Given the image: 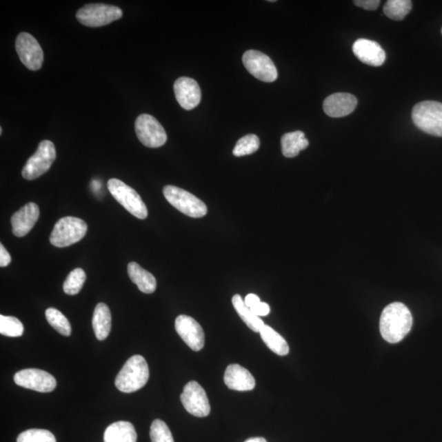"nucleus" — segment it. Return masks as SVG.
Returning a JSON list of instances; mask_svg holds the SVG:
<instances>
[{
	"label": "nucleus",
	"mask_w": 442,
	"mask_h": 442,
	"mask_svg": "<svg viewBox=\"0 0 442 442\" xmlns=\"http://www.w3.org/2000/svg\"><path fill=\"white\" fill-rule=\"evenodd\" d=\"M413 325L412 314L401 303L386 306L380 318V332L384 340L395 344L403 340Z\"/></svg>",
	"instance_id": "obj_1"
},
{
	"label": "nucleus",
	"mask_w": 442,
	"mask_h": 442,
	"mask_svg": "<svg viewBox=\"0 0 442 442\" xmlns=\"http://www.w3.org/2000/svg\"><path fill=\"white\" fill-rule=\"evenodd\" d=\"M150 379V369L142 356L135 354L125 362L117 374L115 385L118 390L124 393L139 391L145 386Z\"/></svg>",
	"instance_id": "obj_2"
},
{
	"label": "nucleus",
	"mask_w": 442,
	"mask_h": 442,
	"mask_svg": "<svg viewBox=\"0 0 442 442\" xmlns=\"http://www.w3.org/2000/svg\"><path fill=\"white\" fill-rule=\"evenodd\" d=\"M414 124L433 137H442V103L423 101L415 105L412 111Z\"/></svg>",
	"instance_id": "obj_3"
},
{
	"label": "nucleus",
	"mask_w": 442,
	"mask_h": 442,
	"mask_svg": "<svg viewBox=\"0 0 442 442\" xmlns=\"http://www.w3.org/2000/svg\"><path fill=\"white\" fill-rule=\"evenodd\" d=\"M88 226L80 218L67 217L56 223L50 235V243L57 248H66L85 237Z\"/></svg>",
	"instance_id": "obj_4"
},
{
	"label": "nucleus",
	"mask_w": 442,
	"mask_h": 442,
	"mask_svg": "<svg viewBox=\"0 0 442 442\" xmlns=\"http://www.w3.org/2000/svg\"><path fill=\"white\" fill-rule=\"evenodd\" d=\"M163 194L174 208L192 218H201L208 213L207 205L190 192L172 185L165 186Z\"/></svg>",
	"instance_id": "obj_5"
},
{
	"label": "nucleus",
	"mask_w": 442,
	"mask_h": 442,
	"mask_svg": "<svg viewBox=\"0 0 442 442\" xmlns=\"http://www.w3.org/2000/svg\"><path fill=\"white\" fill-rule=\"evenodd\" d=\"M109 192L118 203L133 216L144 220L148 217V209L145 203L133 188L117 179H109L108 182Z\"/></svg>",
	"instance_id": "obj_6"
},
{
	"label": "nucleus",
	"mask_w": 442,
	"mask_h": 442,
	"mask_svg": "<svg viewBox=\"0 0 442 442\" xmlns=\"http://www.w3.org/2000/svg\"><path fill=\"white\" fill-rule=\"evenodd\" d=\"M123 12L120 8L103 3L87 4L79 10L77 19L79 23L90 28H99L121 19Z\"/></svg>",
	"instance_id": "obj_7"
},
{
	"label": "nucleus",
	"mask_w": 442,
	"mask_h": 442,
	"mask_svg": "<svg viewBox=\"0 0 442 442\" xmlns=\"http://www.w3.org/2000/svg\"><path fill=\"white\" fill-rule=\"evenodd\" d=\"M56 159L54 144L50 140L39 143L34 154L30 157L21 172L23 177L33 181L46 173Z\"/></svg>",
	"instance_id": "obj_8"
},
{
	"label": "nucleus",
	"mask_w": 442,
	"mask_h": 442,
	"mask_svg": "<svg viewBox=\"0 0 442 442\" xmlns=\"http://www.w3.org/2000/svg\"><path fill=\"white\" fill-rule=\"evenodd\" d=\"M135 132L144 146L156 148L163 146L168 140L163 126L148 114H142L135 121Z\"/></svg>",
	"instance_id": "obj_9"
},
{
	"label": "nucleus",
	"mask_w": 442,
	"mask_h": 442,
	"mask_svg": "<svg viewBox=\"0 0 442 442\" xmlns=\"http://www.w3.org/2000/svg\"><path fill=\"white\" fill-rule=\"evenodd\" d=\"M243 63L248 71L258 80L268 83L277 80V68L273 61L263 52L257 50L245 52Z\"/></svg>",
	"instance_id": "obj_10"
},
{
	"label": "nucleus",
	"mask_w": 442,
	"mask_h": 442,
	"mask_svg": "<svg viewBox=\"0 0 442 442\" xmlns=\"http://www.w3.org/2000/svg\"><path fill=\"white\" fill-rule=\"evenodd\" d=\"M181 400L188 412L195 417H207L211 412V406H210L207 393L195 381H191L185 385Z\"/></svg>",
	"instance_id": "obj_11"
},
{
	"label": "nucleus",
	"mask_w": 442,
	"mask_h": 442,
	"mask_svg": "<svg viewBox=\"0 0 442 442\" xmlns=\"http://www.w3.org/2000/svg\"><path fill=\"white\" fill-rule=\"evenodd\" d=\"M16 50L21 62L32 71L41 69L43 62V52L32 34L23 32L16 39Z\"/></svg>",
	"instance_id": "obj_12"
},
{
	"label": "nucleus",
	"mask_w": 442,
	"mask_h": 442,
	"mask_svg": "<svg viewBox=\"0 0 442 442\" xmlns=\"http://www.w3.org/2000/svg\"><path fill=\"white\" fill-rule=\"evenodd\" d=\"M14 382L17 386L43 393L51 392L57 387L54 376L38 369H26L17 372L14 375Z\"/></svg>",
	"instance_id": "obj_13"
},
{
	"label": "nucleus",
	"mask_w": 442,
	"mask_h": 442,
	"mask_svg": "<svg viewBox=\"0 0 442 442\" xmlns=\"http://www.w3.org/2000/svg\"><path fill=\"white\" fill-rule=\"evenodd\" d=\"M177 334L192 351L199 352L205 345V334L203 328L190 317L179 316L176 319Z\"/></svg>",
	"instance_id": "obj_14"
},
{
	"label": "nucleus",
	"mask_w": 442,
	"mask_h": 442,
	"mask_svg": "<svg viewBox=\"0 0 442 442\" xmlns=\"http://www.w3.org/2000/svg\"><path fill=\"white\" fill-rule=\"evenodd\" d=\"M174 92L177 102L185 110L199 106L202 99L200 87L194 79L181 77L174 82Z\"/></svg>",
	"instance_id": "obj_15"
},
{
	"label": "nucleus",
	"mask_w": 442,
	"mask_h": 442,
	"mask_svg": "<svg viewBox=\"0 0 442 442\" xmlns=\"http://www.w3.org/2000/svg\"><path fill=\"white\" fill-rule=\"evenodd\" d=\"M352 50L354 54L359 60L372 67H379L386 60V54L383 48L377 42L370 41V39H357L354 43Z\"/></svg>",
	"instance_id": "obj_16"
},
{
	"label": "nucleus",
	"mask_w": 442,
	"mask_h": 442,
	"mask_svg": "<svg viewBox=\"0 0 442 442\" xmlns=\"http://www.w3.org/2000/svg\"><path fill=\"white\" fill-rule=\"evenodd\" d=\"M39 217V209L37 203L26 204L11 218L13 234L17 237H24L37 224Z\"/></svg>",
	"instance_id": "obj_17"
},
{
	"label": "nucleus",
	"mask_w": 442,
	"mask_h": 442,
	"mask_svg": "<svg viewBox=\"0 0 442 442\" xmlns=\"http://www.w3.org/2000/svg\"><path fill=\"white\" fill-rule=\"evenodd\" d=\"M357 99L347 93H336L326 98L323 102V111L331 117H343L350 115L357 106Z\"/></svg>",
	"instance_id": "obj_18"
},
{
	"label": "nucleus",
	"mask_w": 442,
	"mask_h": 442,
	"mask_svg": "<svg viewBox=\"0 0 442 442\" xmlns=\"http://www.w3.org/2000/svg\"><path fill=\"white\" fill-rule=\"evenodd\" d=\"M224 380L226 386L234 391H252L256 386L255 379L250 372L239 365L228 366Z\"/></svg>",
	"instance_id": "obj_19"
},
{
	"label": "nucleus",
	"mask_w": 442,
	"mask_h": 442,
	"mask_svg": "<svg viewBox=\"0 0 442 442\" xmlns=\"http://www.w3.org/2000/svg\"><path fill=\"white\" fill-rule=\"evenodd\" d=\"M104 442H137V433L133 424L127 421L116 422L107 428Z\"/></svg>",
	"instance_id": "obj_20"
},
{
	"label": "nucleus",
	"mask_w": 442,
	"mask_h": 442,
	"mask_svg": "<svg viewBox=\"0 0 442 442\" xmlns=\"http://www.w3.org/2000/svg\"><path fill=\"white\" fill-rule=\"evenodd\" d=\"M129 277L134 283L137 284L139 291L146 294L154 292L157 288L156 279L146 270L142 268L137 262H130L127 266Z\"/></svg>",
	"instance_id": "obj_21"
},
{
	"label": "nucleus",
	"mask_w": 442,
	"mask_h": 442,
	"mask_svg": "<svg viewBox=\"0 0 442 442\" xmlns=\"http://www.w3.org/2000/svg\"><path fill=\"white\" fill-rule=\"evenodd\" d=\"M92 323L96 338L99 341L106 339L112 328L111 312L106 304L99 303L96 305Z\"/></svg>",
	"instance_id": "obj_22"
},
{
	"label": "nucleus",
	"mask_w": 442,
	"mask_h": 442,
	"mask_svg": "<svg viewBox=\"0 0 442 442\" xmlns=\"http://www.w3.org/2000/svg\"><path fill=\"white\" fill-rule=\"evenodd\" d=\"M309 145L308 139L305 138L303 131L297 130L294 132L287 133L281 139L282 152L284 157H295L301 151L305 150Z\"/></svg>",
	"instance_id": "obj_23"
},
{
	"label": "nucleus",
	"mask_w": 442,
	"mask_h": 442,
	"mask_svg": "<svg viewBox=\"0 0 442 442\" xmlns=\"http://www.w3.org/2000/svg\"><path fill=\"white\" fill-rule=\"evenodd\" d=\"M232 303H233L234 308L240 318L246 323L249 329L256 332H260L263 329L265 326L263 321L260 317H257L251 309L245 304L242 297L239 294L234 295L232 299Z\"/></svg>",
	"instance_id": "obj_24"
},
{
	"label": "nucleus",
	"mask_w": 442,
	"mask_h": 442,
	"mask_svg": "<svg viewBox=\"0 0 442 442\" xmlns=\"http://www.w3.org/2000/svg\"><path fill=\"white\" fill-rule=\"evenodd\" d=\"M260 334L267 347L275 354L279 356H286L290 352V347L286 340L272 328L265 325Z\"/></svg>",
	"instance_id": "obj_25"
},
{
	"label": "nucleus",
	"mask_w": 442,
	"mask_h": 442,
	"mask_svg": "<svg viewBox=\"0 0 442 442\" xmlns=\"http://www.w3.org/2000/svg\"><path fill=\"white\" fill-rule=\"evenodd\" d=\"M412 10V2L410 0H388L383 7L384 14L389 19L401 21Z\"/></svg>",
	"instance_id": "obj_26"
},
{
	"label": "nucleus",
	"mask_w": 442,
	"mask_h": 442,
	"mask_svg": "<svg viewBox=\"0 0 442 442\" xmlns=\"http://www.w3.org/2000/svg\"><path fill=\"white\" fill-rule=\"evenodd\" d=\"M46 317L47 321L58 331L60 334L69 336L72 334V327L69 321L62 312L55 308H49L46 310Z\"/></svg>",
	"instance_id": "obj_27"
},
{
	"label": "nucleus",
	"mask_w": 442,
	"mask_h": 442,
	"mask_svg": "<svg viewBox=\"0 0 442 442\" xmlns=\"http://www.w3.org/2000/svg\"><path fill=\"white\" fill-rule=\"evenodd\" d=\"M86 280L85 270L81 268L73 270L68 274L63 283V291L66 294L77 295L82 290Z\"/></svg>",
	"instance_id": "obj_28"
},
{
	"label": "nucleus",
	"mask_w": 442,
	"mask_h": 442,
	"mask_svg": "<svg viewBox=\"0 0 442 442\" xmlns=\"http://www.w3.org/2000/svg\"><path fill=\"white\" fill-rule=\"evenodd\" d=\"M260 145V139L256 134H247L236 143L233 153L235 157L250 155L259 150Z\"/></svg>",
	"instance_id": "obj_29"
},
{
	"label": "nucleus",
	"mask_w": 442,
	"mask_h": 442,
	"mask_svg": "<svg viewBox=\"0 0 442 442\" xmlns=\"http://www.w3.org/2000/svg\"><path fill=\"white\" fill-rule=\"evenodd\" d=\"M24 326L19 319L0 316V334L10 338H17L23 334Z\"/></svg>",
	"instance_id": "obj_30"
},
{
	"label": "nucleus",
	"mask_w": 442,
	"mask_h": 442,
	"mask_svg": "<svg viewBox=\"0 0 442 442\" xmlns=\"http://www.w3.org/2000/svg\"><path fill=\"white\" fill-rule=\"evenodd\" d=\"M152 442H174L172 433L166 423L161 419L152 422L150 428Z\"/></svg>",
	"instance_id": "obj_31"
},
{
	"label": "nucleus",
	"mask_w": 442,
	"mask_h": 442,
	"mask_svg": "<svg viewBox=\"0 0 442 442\" xmlns=\"http://www.w3.org/2000/svg\"><path fill=\"white\" fill-rule=\"evenodd\" d=\"M17 442H57L55 436L50 431L30 430L21 432Z\"/></svg>",
	"instance_id": "obj_32"
},
{
	"label": "nucleus",
	"mask_w": 442,
	"mask_h": 442,
	"mask_svg": "<svg viewBox=\"0 0 442 442\" xmlns=\"http://www.w3.org/2000/svg\"><path fill=\"white\" fill-rule=\"evenodd\" d=\"M354 3L365 10L374 11L379 8L380 1L379 0H356Z\"/></svg>",
	"instance_id": "obj_33"
},
{
	"label": "nucleus",
	"mask_w": 442,
	"mask_h": 442,
	"mask_svg": "<svg viewBox=\"0 0 442 442\" xmlns=\"http://www.w3.org/2000/svg\"><path fill=\"white\" fill-rule=\"evenodd\" d=\"M250 309L258 317L268 316L270 312V305L265 303H261V301Z\"/></svg>",
	"instance_id": "obj_34"
},
{
	"label": "nucleus",
	"mask_w": 442,
	"mask_h": 442,
	"mask_svg": "<svg viewBox=\"0 0 442 442\" xmlns=\"http://www.w3.org/2000/svg\"><path fill=\"white\" fill-rule=\"evenodd\" d=\"M11 263V256L3 244H0V266L6 267Z\"/></svg>",
	"instance_id": "obj_35"
},
{
	"label": "nucleus",
	"mask_w": 442,
	"mask_h": 442,
	"mask_svg": "<svg viewBox=\"0 0 442 442\" xmlns=\"http://www.w3.org/2000/svg\"><path fill=\"white\" fill-rule=\"evenodd\" d=\"M244 303L249 308H252L254 305L261 303L260 297L256 294H253V293H250V294L245 297Z\"/></svg>",
	"instance_id": "obj_36"
},
{
	"label": "nucleus",
	"mask_w": 442,
	"mask_h": 442,
	"mask_svg": "<svg viewBox=\"0 0 442 442\" xmlns=\"http://www.w3.org/2000/svg\"><path fill=\"white\" fill-rule=\"evenodd\" d=\"M245 442H267L263 437H252V439H248Z\"/></svg>",
	"instance_id": "obj_37"
},
{
	"label": "nucleus",
	"mask_w": 442,
	"mask_h": 442,
	"mask_svg": "<svg viewBox=\"0 0 442 442\" xmlns=\"http://www.w3.org/2000/svg\"><path fill=\"white\" fill-rule=\"evenodd\" d=\"M2 132H3V128H2V127H1V128H0V134H2Z\"/></svg>",
	"instance_id": "obj_38"
},
{
	"label": "nucleus",
	"mask_w": 442,
	"mask_h": 442,
	"mask_svg": "<svg viewBox=\"0 0 442 442\" xmlns=\"http://www.w3.org/2000/svg\"><path fill=\"white\" fill-rule=\"evenodd\" d=\"M441 34H442V29H441Z\"/></svg>",
	"instance_id": "obj_39"
}]
</instances>
